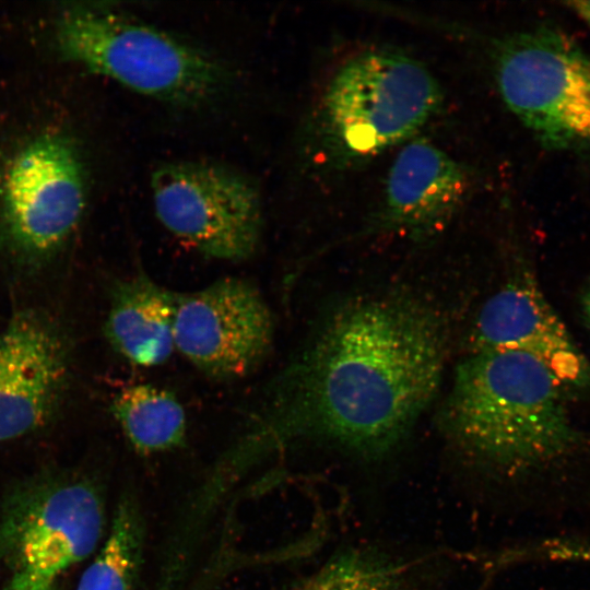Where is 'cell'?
<instances>
[{"instance_id": "obj_13", "label": "cell", "mask_w": 590, "mask_h": 590, "mask_svg": "<svg viewBox=\"0 0 590 590\" xmlns=\"http://www.w3.org/2000/svg\"><path fill=\"white\" fill-rule=\"evenodd\" d=\"M176 293L144 273L119 281L111 292L105 335L130 363L153 367L163 364L175 349Z\"/></svg>"}, {"instance_id": "obj_8", "label": "cell", "mask_w": 590, "mask_h": 590, "mask_svg": "<svg viewBox=\"0 0 590 590\" xmlns=\"http://www.w3.org/2000/svg\"><path fill=\"white\" fill-rule=\"evenodd\" d=\"M150 186L160 223L201 255L238 261L256 251L261 197L243 174L210 162L176 161L158 166Z\"/></svg>"}, {"instance_id": "obj_7", "label": "cell", "mask_w": 590, "mask_h": 590, "mask_svg": "<svg viewBox=\"0 0 590 590\" xmlns=\"http://www.w3.org/2000/svg\"><path fill=\"white\" fill-rule=\"evenodd\" d=\"M87 199L78 142L42 131L0 154V247L26 262L56 253L76 229Z\"/></svg>"}, {"instance_id": "obj_12", "label": "cell", "mask_w": 590, "mask_h": 590, "mask_svg": "<svg viewBox=\"0 0 590 590\" xmlns=\"http://www.w3.org/2000/svg\"><path fill=\"white\" fill-rule=\"evenodd\" d=\"M469 188L458 161L427 140H412L388 170L374 226L420 236L436 232L455 216Z\"/></svg>"}, {"instance_id": "obj_4", "label": "cell", "mask_w": 590, "mask_h": 590, "mask_svg": "<svg viewBox=\"0 0 590 590\" xmlns=\"http://www.w3.org/2000/svg\"><path fill=\"white\" fill-rule=\"evenodd\" d=\"M442 92L416 58L370 48L343 61L328 81L312 120L322 161L350 167L412 138L439 111Z\"/></svg>"}, {"instance_id": "obj_6", "label": "cell", "mask_w": 590, "mask_h": 590, "mask_svg": "<svg viewBox=\"0 0 590 590\" xmlns=\"http://www.w3.org/2000/svg\"><path fill=\"white\" fill-rule=\"evenodd\" d=\"M492 61L502 99L542 146H590V51L540 25L498 38Z\"/></svg>"}, {"instance_id": "obj_19", "label": "cell", "mask_w": 590, "mask_h": 590, "mask_svg": "<svg viewBox=\"0 0 590 590\" xmlns=\"http://www.w3.org/2000/svg\"><path fill=\"white\" fill-rule=\"evenodd\" d=\"M586 309H587V315H588V319L590 321V288L587 293V297H586Z\"/></svg>"}, {"instance_id": "obj_2", "label": "cell", "mask_w": 590, "mask_h": 590, "mask_svg": "<svg viewBox=\"0 0 590 590\" xmlns=\"http://www.w3.org/2000/svg\"><path fill=\"white\" fill-rule=\"evenodd\" d=\"M560 388L530 354L473 350L456 368L444 426L461 450L483 463L509 472L534 469L576 444Z\"/></svg>"}, {"instance_id": "obj_15", "label": "cell", "mask_w": 590, "mask_h": 590, "mask_svg": "<svg viewBox=\"0 0 590 590\" xmlns=\"http://www.w3.org/2000/svg\"><path fill=\"white\" fill-rule=\"evenodd\" d=\"M111 412L139 453L167 451L185 442L184 408L166 389L149 384L126 387L114 398Z\"/></svg>"}, {"instance_id": "obj_3", "label": "cell", "mask_w": 590, "mask_h": 590, "mask_svg": "<svg viewBox=\"0 0 590 590\" xmlns=\"http://www.w3.org/2000/svg\"><path fill=\"white\" fill-rule=\"evenodd\" d=\"M54 44L62 60L167 104L210 103L232 80L214 55L105 3L64 4Z\"/></svg>"}, {"instance_id": "obj_11", "label": "cell", "mask_w": 590, "mask_h": 590, "mask_svg": "<svg viewBox=\"0 0 590 590\" xmlns=\"http://www.w3.org/2000/svg\"><path fill=\"white\" fill-rule=\"evenodd\" d=\"M473 350L517 351L541 361L563 385L583 386L590 366L564 324L527 276L507 282L482 306Z\"/></svg>"}, {"instance_id": "obj_18", "label": "cell", "mask_w": 590, "mask_h": 590, "mask_svg": "<svg viewBox=\"0 0 590 590\" xmlns=\"http://www.w3.org/2000/svg\"><path fill=\"white\" fill-rule=\"evenodd\" d=\"M1 590H31V589L21 587L19 585H15V583H12L11 581H9ZM47 590H58V586H55V587L49 588Z\"/></svg>"}, {"instance_id": "obj_17", "label": "cell", "mask_w": 590, "mask_h": 590, "mask_svg": "<svg viewBox=\"0 0 590 590\" xmlns=\"http://www.w3.org/2000/svg\"><path fill=\"white\" fill-rule=\"evenodd\" d=\"M566 5L590 28V1H568Z\"/></svg>"}, {"instance_id": "obj_9", "label": "cell", "mask_w": 590, "mask_h": 590, "mask_svg": "<svg viewBox=\"0 0 590 590\" xmlns=\"http://www.w3.org/2000/svg\"><path fill=\"white\" fill-rule=\"evenodd\" d=\"M273 338L271 312L253 285L237 278L177 294L175 347L216 379H235L267 356Z\"/></svg>"}, {"instance_id": "obj_5", "label": "cell", "mask_w": 590, "mask_h": 590, "mask_svg": "<svg viewBox=\"0 0 590 590\" xmlns=\"http://www.w3.org/2000/svg\"><path fill=\"white\" fill-rule=\"evenodd\" d=\"M104 491L94 479L40 472L11 487L0 506V560L9 581L32 590L90 557L107 533Z\"/></svg>"}, {"instance_id": "obj_14", "label": "cell", "mask_w": 590, "mask_h": 590, "mask_svg": "<svg viewBox=\"0 0 590 590\" xmlns=\"http://www.w3.org/2000/svg\"><path fill=\"white\" fill-rule=\"evenodd\" d=\"M146 527L138 495L120 496L106 539L75 590H137L144 562Z\"/></svg>"}, {"instance_id": "obj_10", "label": "cell", "mask_w": 590, "mask_h": 590, "mask_svg": "<svg viewBox=\"0 0 590 590\" xmlns=\"http://www.w3.org/2000/svg\"><path fill=\"white\" fill-rule=\"evenodd\" d=\"M69 375L70 347L60 327L36 310L15 314L0 332V441L46 426Z\"/></svg>"}, {"instance_id": "obj_16", "label": "cell", "mask_w": 590, "mask_h": 590, "mask_svg": "<svg viewBox=\"0 0 590 590\" xmlns=\"http://www.w3.org/2000/svg\"><path fill=\"white\" fill-rule=\"evenodd\" d=\"M411 573L392 556L367 548L333 555L293 590H417Z\"/></svg>"}, {"instance_id": "obj_1", "label": "cell", "mask_w": 590, "mask_h": 590, "mask_svg": "<svg viewBox=\"0 0 590 590\" xmlns=\"http://www.w3.org/2000/svg\"><path fill=\"white\" fill-rule=\"evenodd\" d=\"M445 358L444 326L420 300L349 303L272 380L234 456L251 458L302 438L385 455L434 399Z\"/></svg>"}]
</instances>
